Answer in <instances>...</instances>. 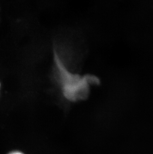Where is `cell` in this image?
Wrapping results in <instances>:
<instances>
[{
  "mask_svg": "<svg viewBox=\"0 0 153 154\" xmlns=\"http://www.w3.org/2000/svg\"><path fill=\"white\" fill-rule=\"evenodd\" d=\"M54 60L57 82L63 95L68 100L75 102L88 96L91 84L97 83V78L92 76H80L70 71L55 52Z\"/></svg>",
  "mask_w": 153,
  "mask_h": 154,
  "instance_id": "cell-1",
  "label": "cell"
},
{
  "mask_svg": "<svg viewBox=\"0 0 153 154\" xmlns=\"http://www.w3.org/2000/svg\"><path fill=\"white\" fill-rule=\"evenodd\" d=\"M8 154H24L23 153L20 152L19 151H14L10 152V153H9Z\"/></svg>",
  "mask_w": 153,
  "mask_h": 154,
  "instance_id": "cell-2",
  "label": "cell"
}]
</instances>
